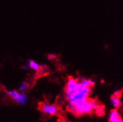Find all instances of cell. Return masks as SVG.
Segmentation results:
<instances>
[{
    "label": "cell",
    "mask_w": 123,
    "mask_h": 122,
    "mask_svg": "<svg viewBox=\"0 0 123 122\" xmlns=\"http://www.w3.org/2000/svg\"><path fill=\"white\" fill-rule=\"evenodd\" d=\"M92 88L87 87L78 81L77 78L70 77L65 87V95L68 101V105L74 106L89 98Z\"/></svg>",
    "instance_id": "6da1fadb"
},
{
    "label": "cell",
    "mask_w": 123,
    "mask_h": 122,
    "mask_svg": "<svg viewBox=\"0 0 123 122\" xmlns=\"http://www.w3.org/2000/svg\"><path fill=\"white\" fill-rule=\"evenodd\" d=\"M100 106H102V104L97 100L88 98L74 106L68 105V110L73 115L79 116L91 114Z\"/></svg>",
    "instance_id": "7a4b0ae2"
},
{
    "label": "cell",
    "mask_w": 123,
    "mask_h": 122,
    "mask_svg": "<svg viewBox=\"0 0 123 122\" xmlns=\"http://www.w3.org/2000/svg\"><path fill=\"white\" fill-rule=\"evenodd\" d=\"M39 110L44 114L48 116L56 115L59 111L58 107L56 104H50L48 102H42L39 104Z\"/></svg>",
    "instance_id": "3957f363"
},
{
    "label": "cell",
    "mask_w": 123,
    "mask_h": 122,
    "mask_svg": "<svg viewBox=\"0 0 123 122\" xmlns=\"http://www.w3.org/2000/svg\"><path fill=\"white\" fill-rule=\"evenodd\" d=\"M108 119H109V122H119L122 121L120 113L119 112L117 109H114L111 111Z\"/></svg>",
    "instance_id": "277c9868"
},
{
    "label": "cell",
    "mask_w": 123,
    "mask_h": 122,
    "mask_svg": "<svg viewBox=\"0 0 123 122\" xmlns=\"http://www.w3.org/2000/svg\"><path fill=\"white\" fill-rule=\"evenodd\" d=\"M28 101V96L25 93H19L18 96H17L16 99L15 100V102L18 104H21V105H25L27 104Z\"/></svg>",
    "instance_id": "5b68a950"
},
{
    "label": "cell",
    "mask_w": 123,
    "mask_h": 122,
    "mask_svg": "<svg viewBox=\"0 0 123 122\" xmlns=\"http://www.w3.org/2000/svg\"><path fill=\"white\" fill-rule=\"evenodd\" d=\"M78 81H80V83H82L83 85L87 87H91V88H93V87L95 86V81L92 79H89V78H77Z\"/></svg>",
    "instance_id": "8992f818"
},
{
    "label": "cell",
    "mask_w": 123,
    "mask_h": 122,
    "mask_svg": "<svg viewBox=\"0 0 123 122\" xmlns=\"http://www.w3.org/2000/svg\"><path fill=\"white\" fill-rule=\"evenodd\" d=\"M111 102L112 104L113 107L115 109L119 108L122 105V101L120 100V97L115 95H113L111 97Z\"/></svg>",
    "instance_id": "52a82bcc"
},
{
    "label": "cell",
    "mask_w": 123,
    "mask_h": 122,
    "mask_svg": "<svg viewBox=\"0 0 123 122\" xmlns=\"http://www.w3.org/2000/svg\"><path fill=\"white\" fill-rule=\"evenodd\" d=\"M28 65L29 68L32 69L33 70H35V71H39L41 69H42V66L41 64H39L36 61L32 60V59H30L28 61Z\"/></svg>",
    "instance_id": "ba28073f"
},
{
    "label": "cell",
    "mask_w": 123,
    "mask_h": 122,
    "mask_svg": "<svg viewBox=\"0 0 123 122\" xmlns=\"http://www.w3.org/2000/svg\"><path fill=\"white\" fill-rule=\"evenodd\" d=\"M95 114L98 117H102L105 115V108L103 107V105L100 106L99 107H98L95 111Z\"/></svg>",
    "instance_id": "9c48e42d"
},
{
    "label": "cell",
    "mask_w": 123,
    "mask_h": 122,
    "mask_svg": "<svg viewBox=\"0 0 123 122\" xmlns=\"http://www.w3.org/2000/svg\"><path fill=\"white\" fill-rule=\"evenodd\" d=\"M28 84L26 81H22L19 87V92L25 93L26 91V90L28 89Z\"/></svg>",
    "instance_id": "30bf717a"
},
{
    "label": "cell",
    "mask_w": 123,
    "mask_h": 122,
    "mask_svg": "<svg viewBox=\"0 0 123 122\" xmlns=\"http://www.w3.org/2000/svg\"><path fill=\"white\" fill-rule=\"evenodd\" d=\"M56 58V56L55 54H49V55L48 56V58L49 60H50V61L54 60V59Z\"/></svg>",
    "instance_id": "8fae6325"
},
{
    "label": "cell",
    "mask_w": 123,
    "mask_h": 122,
    "mask_svg": "<svg viewBox=\"0 0 123 122\" xmlns=\"http://www.w3.org/2000/svg\"><path fill=\"white\" fill-rule=\"evenodd\" d=\"M22 67H23V69L25 70H28L29 69V67H28V64H25Z\"/></svg>",
    "instance_id": "7c38bea8"
}]
</instances>
